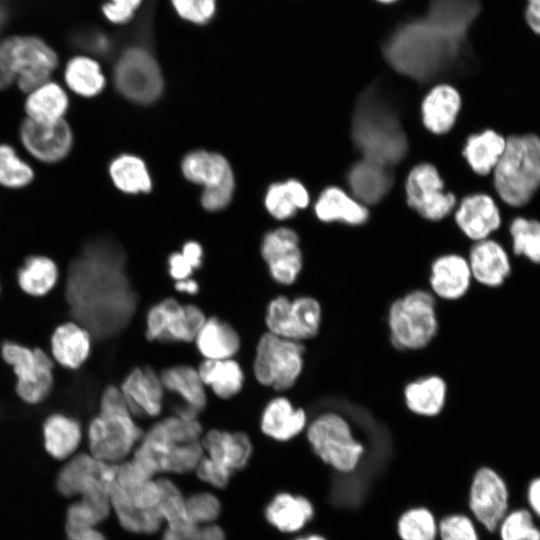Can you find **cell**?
<instances>
[{
    "label": "cell",
    "mask_w": 540,
    "mask_h": 540,
    "mask_svg": "<svg viewBox=\"0 0 540 540\" xmlns=\"http://www.w3.org/2000/svg\"><path fill=\"white\" fill-rule=\"evenodd\" d=\"M478 10V0H431L423 18L405 24L387 41V61L415 80L435 78L460 56Z\"/></svg>",
    "instance_id": "obj_1"
},
{
    "label": "cell",
    "mask_w": 540,
    "mask_h": 540,
    "mask_svg": "<svg viewBox=\"0 0 540 540\" xmlns=\"http://www.w3.org/2000/svg\"><path fill=\"white\" fill-rule=\"evenodd\" d=\"M122 262V252L115 244L98 241L90 244L70 267L67 300L80 325L88 331L102 334V317L111 312L110 298L119 295V284L126 283Z\"/></svg>",
    "instance_id": "obj_2"
},
{
    "label": "cell",
    "mask_w": 540,
    "mask_h": 540,
    "mask_svg": "<svg viewBox=\"0 0 540 540\" xmlns=\"http://www.w3.org/2000/svg\"><path fill=\"white\" fill-rule=\"evenodd\" d=\"M202 426L198 420L171 415L155 422L143 433L131 461L150 476L186 473L204 455Z\"/></svg>",
    "instance_id": "obj_3"
},
{
    "label": "cell",
    "mask_w": 540,
    "mask_h": 540,
    "mask_svg": "<svg viewBox=\"0 0 540 540\" xmlns=\"http://www.w3.org/2000/svg\"><path fill=\"white\" fill-rule=\"evenodd\" d=\"M352 138L364 159L390 168L408 151L407 136L399 117L375 89L363 92L356 103Z\"/></svg>",
    "instance_id": "obj_4"
},
{
    "label": "cell",
    "mask_w": 540,
    "mask_h": 540,
    "mask_svg": "<svg viewBox=\"0 0 540 540\" xmlns=\"http://www.w3.org/2000/svg\"><path fill=\"white\" fill-rule=\"evenodd\" d=\"M490 181L502 206L518 210L529 204L540 190V137L534 133L507 136Z\"/></svg>",
    "instance_id": "obj_5"
},
{
    "label": "cell",
    "mask_w": 540,
    "mask_h": 540,
    "mask_svg": "<svg viewBox=\"0 0 540 540\" xmlns=\"http://www.w3.org/2000/svg\"><path fill=\"white\" fill-rule=\"evenodd\" d=\"M161 497L159 480L131 460L116 465L110 503L124 529L138 534L157 532L164 522L159 510Z\"/></svg>",
    "instance_id": "obj_6"
},
{
    "label": "cell",
    "mask_w": 540,
    "mask_h": 540,
    "mask_svg": "<svg viewBox=\"0 0 540 540\" xmlns=\"http://www.w3.org/2000/svg\"><path fill=\"white\" fill-rule=\"evenodd\" d=\"M142 436L120 387L107 386L100 397L98 414L89 424L90 454L103 462L119 464L135 450Z\"/></svg>",
    "instance_id": "obj_7"
},
{
    "label": "cell",
    "mask_w": 540,
    "mask_h": 540,
    "mask_svg": "<svg viewBox=\"0 0 540 540\" xmlns=\"http://www.w3.org/2000/svg\"><path fill=\"white\" fill-rule=\"evenodd\" d=\"M60 65L56 49L35 34H12L0 39V90L12 86L26 94L52 79Z\"/></svg>",
    "instance_id": "obj_8"
},
{
    "label": "cell",
    "mask_w": 540,
    "mask_h": 540,
    "mask_svg": "<svg viewBox=\"0 0 540 540\" xmlns=\"http://www.w3.org/2000/svg\"><path fill=\"white\" fill-rule=\"evenodd\" d=\"M306 441L311 451L337 472L350 473L359 465L365 446L340 414H319L306 427Z\"/></svg>",
    "instance_id": "obj_9"
},
{
    "label": "cell",
    "mask_w": 540,
    "mask_h": 540,
    "mask_svg": "<svg viewBox=\"0 0 540 540\" xmlns=\"http://www.w3.org/2000/svg\"><path fill=\"white\" fill-rule=\"evenodd\" d=\"M388 327L395 347L405 350L426 347L439 328L434 296L414 290L396 299L388 311Z\"/></svg>",
    "instance_id": "obj_10"
},
{
    "label": "cell",
    "mask_w": 540,
    "mask_h": 540,
    "mask_svg": "<svg viewBox=\"0 0 540 540\" xmlns=\"http://www.w3.org/2000/svg\"><path fill=\"white\" fill-rule=\"evenodd\" d=\"M304 367V346L270 332L256 346L253 373L263 386L285 391L294 386Z\"/></svg>",
    "instance_id": "obj_11"
},
{
    "label": "cell",
    "mask_w": 540,
    "mask_h": 540,
    "mask_svg": "<svg viewBox=\"0 0 540 540\" xmlns=\"http://www.w3.org/2000/svg\"><path fill=\"white\" fill-rule=\"evenodd\" d=\"M113 79L124 97L140 104L157 100L163 90L159 63L144 44H129L120 51Z\"/></svg>",
    "instance_id": "obj_12"
},
{
    "label": "cell",
    "mask_w": 540,
    "mask_h": 540,
    "mask_svg": "<svg viewBox=\"0 0 540 540\" xmlns=\"http://www.w3.org/2000/svg\"><path fill=\"white\" fill-rule=\"evenodd\" d=\"M322 322V308L311 296L291 300L280 295L268 303L265 323L268 332L294 341L312 339L318 335Z\"/></svg>",
    "instance_id": "obj_13"
},
{
    "label": "cell",
    "mask_w": 540,
    "mask_h": 540,
    "mask_svg": "<svg viewBox=\"0 0 540 540\" xmlns=\"http://www.w3.org/2000/svg\"><path fill=\"white\" fill-rule=\"evenodd\" d=\"M184 176L204 186L201 204L208 211L225 208L234 191V176L229 162L218 153L197 150L182 161Z\"/></svg>",
    "instance_id": "obj_14"
},
{
    "label": "cell",
    "mask_w": 540,
    "mask_h": 540,
    "mask_svg": "<svg viewBox=\"0 0 540 540\" xmlns=\"http://www.w3.org/2000/svg\"><path fill=\"white\" fill-rule=\"evenodd\" d=\"M1 353L17 377V395L29 404L42 402L53 386V363L48 355L40 348L30 349L12 342L4 343Z\"/></svg>",
    "instance_id": "obj_15"
},
{
    "label": "cell",
    "mask_w": 540,
    "mask_h": 540,
    "mask_svg": "<svg viewBox=\"0 0 540 540\" xmlns=\"http://www.w3.org/2000/svg\"><path fill=\"white\" fill-rule=\"evenodd\" d=\"M468 508L476 524L489 533H496L511 508L509 486L498 471L489 466H481L475 471L469 488Z\"/></svg>",
    "instance_id": "obj_16"
},
{
    "label": "cell",
    "mask_w": 540,
    "mask_h": 540,
    "mask_svg": "<svg viewBox=\"0 0 540 540\" xmlns=\"http://www.w3.org/2000/svg\"><path fill=\"white\" fill-rule=\"evenodd\" d=\"M196 305H182L172 297L154 304L146 315V337L150 341L194 342L206 321Z\"/></svg>",
    "instance_id": "obj_17"
},
{
    "label": "cell",
    "mask_w": 540,
    "mask_h": 540,
    "mask_svg": "<svg viewBox=\"0 0 540 540\" xmlns=\"http://www.w3.org/2000/svg\"><path fill=\"white\" fill-rule=\"evenodd\" d=\"M18 139L23 150L44 165L64 161L75 141L73 129L66 119L47 124L24 118L18 127Z\"/></svg>",
    "instance_id": "obj_18"
},
{
    "label": "cell",
    "mask_w": 540,
    "mask_h": 540,
    "mask_svg": "<svg viewBox=\"0 0 540 540\" xmlns=\"http://www.w3.org/2000/svg\"><path fill=\"white\" fill-rule=\"evenodd\" d=\"M405 191L408 205L427 220H441L457 205L455 194L444 191L443 180L429 163L418 164L410 170Z\"/></svg>",
    "instance_id": "obj_19"
},
{
    "label": "cell",
    "mask_w": 540,
    "mask_h": 540,
    "mask_svg": "<svg viewBox=\"0 0 540 540\" xmlns=\"http://www.w3.org/2000/svg\"><path fill=\"white\" fill-rule=\"evenodd\" d=\"M116 465L98 460L90 453L78 454L60 470L57 490L66 497H81L96 491L110 492Z\"/></svg>",
    "instance_id": "obj_20"
},
{
    "label": "cell",
    "mask_w": 540,
    "mask_h": 540,
    "mask_svg": "<svg viewBox=\"0 0 540 540\" xmlns=\"http://www.w3.org/2000/svg\"><path fill=\"white\" fill-rule=\"evenodd\" d=\"M455 222L463 235L472 242L493 237L504 224L498 199L487 191L465 195L455 211Z\"/></svg>",
    "instance_id": "obj_21"
},
{
    "label": "cell",
    "mask_w": 540,
    "mask_h": 540,
    "mask_svg": "<svg viewBox=\"0 0 540 540\" xmlns=\"http://www.w3.org/2000/svg\"><path fill=\"white\" fill-rule=\"evenodd\" d=\"M261 255L272 279L281 285L293 284L303 268L299 238L290 228L268 232L261 243Z\"/></svg>",
    "instance_id": "obj_22"
},
{
    "label": "cell",
    "mask_w": 540,
    "mask_h": 540,
    "mask_svg": "<svg viewBox=\"0 0 540 540\" xmlns=\"http://www.w3.org/2000/svg\"><path fill=\"white\" fill-rule=\"evenodd\" d=\"M467 260L473 281L487 289L502 288L513 272L509 249L494 237L473 242Z\"/></svg>",
    "instance_id": "obj_23"
},
{
    "label": "cell",
    "mask_w": 540,
    "mask_h": 540,
    "mask_svg": "<svg viewBox=\"0 0 540 540\" xmlns=\"http://www.w3.org/2000/svg\"><path fill=\"white\" fill-rule=\"evenodd\" d=\"M164 390L175 394L180 403L174 415L185 419L198 420L199 414L207 406L206 386L197 369L189 365H174L159 373Z\"/></svg>",
    "instance_id": "obj_24"
},
{
    "label": "cell",
    "mask_w": 540,
    "mask_h": 540,
    "mask_svg": "<svg viewBox=\"0 0 540 540\" xmlns=\"http://www.w3.org/2000/svg\"><path fill=\"white\" fill-rule=\"evenodd\" d=\"M120 390L131 413L154 418L163 408L164 387L160 375L149 366L136 367L124 378Z\"/></svg>",
    "instance_id": "obj_25"
},
{
    "label": "cell",
    "mask_w": 540,
    "mask_h": 540,
    "mask_svg": "<svg viewBox=\"0 0 540 540\" xmlns=\"http://www.w3.org/2000/svg\"><path fill=\"white\" fill-rule=\"evenodd\" d=\"M201 443L205 457L230 475L247 465L253 451L249 436L242 431L212 429L202 435Z\"/></svg>",
    "instance_id": "obj_26"
},
{
    "label": "cell",
    "mask_w": 540,
    "mask_h": 540,
    "mask_svg": "<svg viewBox=\"0 0 540 540\" xmlns=\"http://www.w3.org/2000/svg\"><path fill=\"white\" fill-rule=\"evenodd\" d=\"M473 282L467 258L450 253L436 258L431 265L429 284L439 298L455 301L463 298Z\"/></svg>",
    "instance_id": "obj_27"
},
{
    "label": "cell",
    "mask_w": 540,
    "mask_h": 540,
    "mask_svg": "<svg viewBox=\"0 0 540 540\" xmlns=\"http://www.w3.org/2000/svg\"><path fill=\"white\" fill-rule=\"evenodd\" d=\"M264 515L278 532L297 536L313 518L314 507L302 495L279 491L267 503Z\"/></svg>",
    "instance_id": "obj_28"
},
{
    "label": "cell",
    "mask_w": 540,
    "mask_h": 540,
    "mask_svg": "<svg viewBox=\"0 0 540 540\" xmlns=\"http://www.w3.org/2000/svg\"><path fill=\"white\" fill-rule=\"evenodd\" d=\"M70 109L69 92L64 85L49 79L25 94V118L38 123H55L66 119Z\"/></svg>",
    "instance_id": "obj_29"
},
{
    "label": "cell",
    "mask_w": 540,
    "mask_h": 540,
    "mask_svg": "<svg viewBox=\"0 0 540 540\" xmlns=\"http://www.w3.org/2000/svg\"><path fill=\"white\" fill-rule=\"evenodd\" d=\"M307 427L306 412L295 407L283 396L271 399L265 406L260 429L269 438L278 442H287L300 435Z\"/></svg>",
    "instance_id": "obj_30"
},
{
    "label": "cell",
    "mask_w": 540,
    "mask_h": 540,
    "mask_svg": "<svg viewBox=\"0 0 540 540\" xmlns=\"http://www.w3.org/2000/svg\"><path fill=\"white\" fill-rule=\"evenodd\" d=\"M462 108L459 91L448 84L433 87L424 97L421 115L424 126L434 134L449 132Z\"/></svg>",
    "instance_id": "obj_31"
},
{
    "label": "cell",
    "mask_w": 540,
    "mask_h": 540,
    "mask_svg": "<svg viewBox=\"0 0 540 540\" xmlns=\"http://www.w3.org/2000/svg\"><path fill=\"white\" fill-rule=\"evenodd\" d=\"M506 145V137L492 128L470 133L462 148L469 170L480 178H488Z\"/></svg>",
    "instance_id": "obj_32"
},
{
    "label": "cell",
    "mask_w": 540,
    "mask_h": 540,
    "mask_svg": "<svg viewBox=\"0 0 540 540\" xmlns=\"http://www.w3.org/2000/svg\"><path fill=\"white\" fill-rule=\"evenodd\" d=\"M62 80L68 92L82 98L96 97L106 86L100 62L88 53H77L66 60Z\"/></svg>",
    "instance_id": "obj_33"
},
{
    "label": "cell",
    "mask_w": 540,
    "mask_h": 540,
    "mask_svg": "<svg viewBox=\"0 0 540 540\" xmlns=\"http://www.w3.org/2000/svg\"><path fill=\"white\" fill-rule=\"evenodd\" d=\"M348 183L357 199L366 204H376L391 189V168L363 158L350 169Z\"/></svg>",
    "instance_id": "obj_34"
},
{
    "label": "cell",
    "mask_w": 540,
    "mask_h": 540,
    "mask_svg": "<svg viewBox=\"0 0 540 540\" xmlns=\"http://www.w3.org/2000/svg\"><path fill=\"white\" fill-rule=\"evenodd\" d=\"M90 350V332L78 323L58 326L51 337L52 355L64 367L79 368L87 360Z\"/></svg>",
    "instance_id": "obj_35"
},
{
    "label": "cell",
    "mask_w": 540,
    "mask_h": 540,
    "mask_svg": "<svg viewBox=\"0 0 540 540\" xmlns=\"http://www.w3.org/2000/svg\"><path fill=\"white\" fill-rule=\"evenodd\" d=\"M194 342L199 353L208 360L232 358L241 345L236 329L218 317L206 319Z\"/></svg>",
    "instance_id": "obj_36"
},
{
    "label": "cell",
    "mask_w": 540,
    "mask_h": 540,
    "mask_svg": "<svg viewBox=\"0 0 540 540\" xmlns=\"http://www.w3.org/2000/svg\"><path fill=\"white\" fill-rule=\"evenodd\" d=\"M315 214L323 222H342L348 225H361L368 219L365 206L350 197L339 187L325 188L314 206Z\"/></svg>",
    "instance_id": "obj_37"
},
{
    "label": "cell",
    "mask_w": 540,
    "mask_h": 540,
    "mask_svg": "<svg viewBox=\"0 0 540 540\" xmlns=\"http://www.w3.org/2000/svg\"><path fill=\"white\" fill-rule=\"evenodd\" d=\"M447 397L446 382L437 375H430L408 383L404 388L407 408L422 417H435L443 410Z\"/></svg>",
    "instance_id": "obj_38"
},
{
    "label": "cell",
    "mask_w": 540,
    "mask_h": 540,
    "mask_svg": "<svg viewBox=\"0 0 540 540\" xmlns=\"http://www.w3.org/2000/svg\"><path fill=\"white\" fill-rule=\"evenodd\" d=\"M508 235L506 247L512 257L522 258L533 265H540V220L522 215H512L504 221Z\"/></svg>",
    "instance_id": "obj_39"
},
{
    "label": "cell",
    "mask_w": 540,
    "mask_h": 540,
    "mask_svg": "<svg viewBox=\"0 0 540 540\" xmlns=\"http://www.w3.org/2000/svg\"><path fill=\"white\" fill-rule=\"evenodd\" d=\"M197 370L204 385L221 399H230L243 388V370L240 364L232 358L204 359Z\"/></svg>",
    "instance_id": "obj_40"
},
{
    "label": "cell",
    "mask_w": 540,
    "mask_h": 540,
    "mask_svg": "<svg viewBox=\"0 0 540 540\" xmlns=\"http://www.w3.org/2000/svg\"><path fill=\"white\" fill-rule=\"evenodd\" d=\"M82 433L79 423L65 415L53 414L43 425L44 447L55 459L70 457L78 448Z\"/></svg>",
    "instance_id": "obj_41"
},
{
    "label": "cell",
    "mask_w": 540,
    "mask_h": 540,
    "mask_svg": "<svg viewBox=\"0 0 540 540\" xmlns=\"http://www.w3.org/2000/svg\"><path fill=\"white\" fill-rule=\"evenodd\" d=\"M309 193L305 186L297 180H287L272 184L265 196V207L276 219L292 217L297 210L307 207Z\"/></svg>",
    "instance_id": "obj_42"
},
{
    "label": "cell",
    "mask_w": 540,
    "mask_h": 540,
    "mask_svg": "<svg viewBox=\"0 0 540 540\" xmlns=\"http://www.w3.org/2000/svg\"><path fill=\"white\" fill-rule=\"evenodd\" d=\"M58 274V267L53 259L45 255H31L19 269L17 280L27 294L42 296L54 287Z\"/></svg>",
    "instance_id": "obj_43"
},
{
    "label": "cell",
    "mask_w": 540,
    "mask_h": 540,
    "mask_svg": "<svg viewBox=\"0 0 540 540\" xmlns=\"http://www.w3.org/2000/svg\"><path fill=\"white\" fill-rule=\"evenodd\" d=\"M108 172L113 184L125 193L135 194L151 190V177L139 157L119 155L110 162Z\"/></svg>",
    "instance_id": "obj_44"
},
{
    "label": "cell",
    "mask_w": 540,
    "mask_h": 540,
    "mask_svg": "<svg viewBox=\"0 0 540 540\" xmlns=\"http://www.w3.org/2000/svg\"><path fill=\"white\" fill-rule=\"evenodd\" d=\"M36 177L33 165L8 142H0V187L21 190L30 186Z\"/></svg>",
    "instance_id": "obj_45"
},
{
    "label": "cell",
    "mask_w": 540,
    "mask_h": 540,
    "mask_svg": "<svg viewBox=\"0 0 540 540\" xmlns=\"http://www.w3.org/2000/svg\"><path fill=\"white\" fill-rule=\"evenodd\" d=\"M397 532L401 540H436L438 524L430 510L415 507L399 517Z\"/></svg>",
    "instance_id": "obj_46"
},
{
    "label": "cell",
    "mask_w": 540,
    "mask_h": 540,
    "mask_svg": "<svg viewBox=\"0 0 540 540\" xmlns=\"http://www.w3.org/2000/svg\"><path fill=\"white\" fill-rule=\"evenodd\" d=\"M496 534L499 540H540V527L527 507L518 506L510 508Z\"/></svg>",
    "instance_id": "obj_47"
},
{
    "label": "cell",
    "mask_w": 540,
    "mask_h": 540,
    "mask_svg": "<svg viewBox=\"0 0 540 540\" xmlns=\"http://www.w3.org/2000/svg\"><path fill=\"white\" fill-rule=\"evenodd\" d=\"M159 483L162 492L159 510L167 527L184 529L197 526L188 518L185 499L177 486L168 479H160Z\"/></svg>",
    "instance_id": "obj_48"
},
{
    "label": "cell",
    "mask_w": 540,
    "mask_h": 540,
    "mask_svg": "<svg viewBox=\"0 0 540 540\" xmlns=\"http://www.w3.org/2000/svg\"><path fill=\"white\" fill-rule=\"evenodd\" d=\"M177 16L192 25L208 24L216 15L217 0H170Z\"/></svg>",
    "instance_id": "obj_49"
},
{
    "label": "cell",
    "mask_w": 540,
    "mask_h": 540,
    "mask_svg": "<svg viewBox=\"0 0 540 540\" xmlns=\"http://www.w3.org/2000/svg\"><path fill=\"white\" fill-rule=\"evenodd\" d=\"M440 540H480L478 527L472 517L451 514L438 522Z\"/></svg>",
    "instance_id": "obj_50"
},
{
    "label": "cell",
    "mask_w": 540,
    "mask_h": 540,
    "mask_svg": "<svg viewBox=\"0 0 540 540\" xmlns=\"http://www.w3.org/2000/svg\"><path fill=\"white\" fill-rule=\"evenodd\" d=\"M187 516L195 525L212 523L220 514L218 498L208 492H199L185 499Z\"/></svg>",
    "instance_id": "obj_51"
},
{
    "label": "cell",
    "mask_w": 540,
    "mask_h": 540,
    "mask_svg": "<svg viewBox=\"0 0 540 540\" xmlns=\"http://www.w3.org/2000/svg\"><path fill=\"white\" fill-rule=\"evenodd\" d=\"M144 0H105L100 5L104 20L114 26L128 24L135 17Z\"/></svg>",
    "instance_id": "obj_52"
},
{
    "label": "cell",
    "mask_w": 540,
    "mask_h": 540,
    "mask_svg": "<svg viewBox=\"0 0 540 540\" xmlns=\"http://www.w3.org/2000/svg\"><path fill=\"white\" fill-rule=\"evenodd\" d=\"M197 476L204 482L218 488H224L231 475L216 466L212 461L203 455L195 468Z\"/></svg>",
    "instance_id": "obj_53"
},
{
    "label": "cell",
    "mask_w": 540,
    "mask_h": 540,
    "mask_svg": "<svg viewBox=\"0 0 540 540\" xmlns=\"http://www.w3.org/2000/svg\"><path fill=\"white\" fill-rule=\"evenodd\" d=\"M168 270L170 277L176 281L190 278L194 272V267L183 253H172L168 258Z\"/></svg>",
    "instance_id": "obj_54"
},
{
    "label": "cell",
    "mask_w": 540,
    "mask_h": 540,
    "mask_svg": "<svg viewBox=\"0 0 540 540\" xmlns=\"http://www.w3.org/2000/svg\"><path fill=\"white\" fill-rule=\"evenodd\" d=\"M525 495L527 508L532 512L534 517L540 519V475H536L530 479Z\"/></svg>",
    "instance_id": "obj_55"
},
{
    "label": "cell",
    "mask_w": 540,
    "mask_h": 540,
    "mask_svg": "<svg viewBox=\"0 0 540 540\" xmlns=\"http://www.w3.org/2000/svg\"><path fill=\"white\" fill-rule=\"evenodd\" d=\"M525 20L530 30L540 36V0H527Z\"/></svg>",
    "instance_id": "obj_56"
},
{
    "label": "cell",
    "mask_w": 540,
    "mask_h": 540,
    "mask_svg": "<svg viewBox=\"0 0 540 540\" xmlns=\"http://www.w3.org/2000/svg\"><path fill=\"white\" fill-rule=\"evenodd\" d=\"M181 252L190 261L195 270L201 267L203 250L199 243L195 241L186 242Z\"/></svg>",
    "instance_id": "obj_57"
},
{
    "label": "cell",
    "mask_w": 540,
    "mask_h": 540,
    "mask_svg": "<svg viewBox=\"0 0 540 540\" xmlns=\"http://www.w3.org/2000/svg\"><path fill=\"white\" fill-rule=\"evenodd\" d=\"M198 526L177 529L167 527L162 535V540H197Z\"/></svg>",
    "instance_id": "obj_58"
},
{
    "label": "cell",
    "mask_w": 540,
    "mask_h": 540,
    "mask_svg": "<svg viewBox=\"0 0 540 540\" xmlns=\"http://www.w3.org/2000/svg\"><path fill=\"white\" fill-rule=\"evenodd\" d=\"M197 540H225L224 531L213 523L198 526Z\"/></svg>",
    "instance_id": "obj_59"
},
{
    "label": "cell",
    "mask_w": 540,
    "mask_h": 540,
    "mask_svg": "<svg viewBox=\"0 0 540 540\" xmlns=\"http://www.w3.org/2000/svg\"><path fill=\"white\" fill-rule=\"evenodd\" d=\"M174 287L176 291L188 295H195L199 291V284L192 278L176 281Z\"/></svg>",
    "instance_id": "obj_60"
},
{
    "label": "cell",
    "mask_w": 540,
    "mask_h": 540,
    "mask_svg": "<svg viewBox=\"0 0 540 540\" xmlns=\"http://www.w3.org/2000/svg\"><path fill=\"white\" fill-rule=\"evenodd\" d=\"M292 540H326V538L318 534H308V535L296 536Z\"/></svg>",
    "instance_id": "obj_61"
},
{
    "label": "cell",
    "mask_w": 540,
    "mask_h": 540,
    "mask_svg": "<svg viewBox=\"0 0 540 540\" xmlns=\"http://www.w3.org/2000/svg\"><path fill=\"white\" fill-rule=\"evenodd\" d=\"M379 1L385 2V3H389V2H393V1H395V0H379Z\"/></svg>",
    "instance_id": "obj_62"
}]
</instances>
